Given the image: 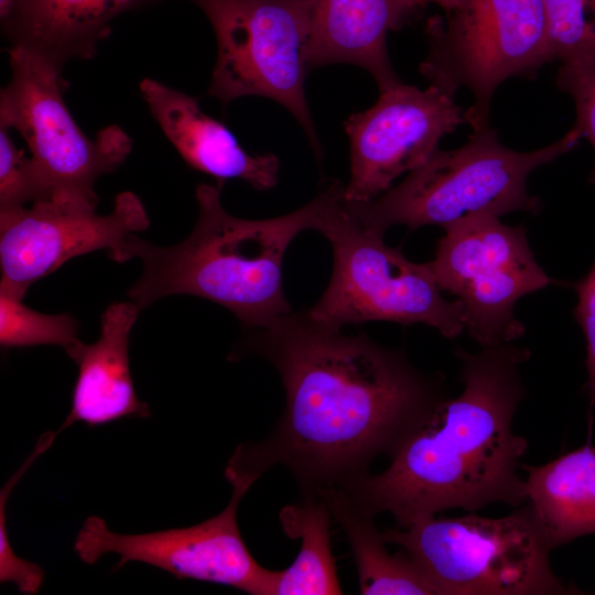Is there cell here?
<instances>
[{"label":"cell","mask_w":595,"mask_h":595,"mask_svg":"<svg viewBox=\"0 0 595 595\" xmlns=\"http://www.w3.org/2000/svg\"><path fill=\"white\" fill-rule=\"evenodd\" d=\"M245 347L277 368L286 402L269 437L240 444L230 458L257 478L283 464L307 494L367 473L447 396L441 374L426 375L402 351L344 334L307 311L253 328Z\"/></svg>","instance_id":"1"},{"label":"cell","mask_w":595,"mask_h":595,"mask_svg":"<svg viewBox=\"0 0 595 595\" xmlns=\"http://www.w3.org/2000/svg\"><path fill=\"white\" fill-rule=\"evenodd\" d=\"M454 354L462 393L424 414L383 472L342 486L369 515L390 512L399 528L453 508L475 512L496 502H527L519 468L528 441L512 425L526 398L521 366L531 351L507 343L477 353L456 347Z\"/></svg>","instance_id":"2"},{"label":"cell","mask_w":595,"mask_h":595,"mask_svg":"<svg viewBox=\"0 0 595 595\" xmlns=\"http://www.w3.org/2000/svg\"><path fill=\"white\" fill-rule=\"evenodd\" d=\"M337 184L305 206L268 219L228 214L220 202L224 182L199 184L197 223L186 239L159 247L131 234L107 253L117 262L142 261V275L128 291L140 310L161 298L190 294L228 309L250 329L264 327L292 312L282 286L284 253L303 230H317Z\"/></svg>","instance_id":"3"},{"label":"cell","mask_w":595,"mask_h":595,"mask_svg":"<svg viewBox=\"0 0 595 595\" xmlns=\"http://www.w3.org/2000/svg\"><path fill=\"white\" fill-rule=\"evenodd\" d=\"M580 140L572 127L550 145L520 152L504 145L489 126L473 131L457 149L435 150L402 183L380 196L364 203L343 198V205L360 226L382 235L394 225L445 229L482 214H536L540 202L527 190L528 176L574 149Z\"/></svg>","instance_id":"4"},{"label":"cell","mask_w":595,"mask_h":595,"mask_svg":"<svg viewBox=\"0 0 595 595\" xmlns=\"http://www.w3.org/2000/svg\"><path fill=\"white\" fill-rule=\"evenodd\" d=\"M382 534L420 565L440 595L581 593L554 574L552 549L528 501L505 517L434 515Z\"/></svg>","instance_id":"5"},{"label":"cell","mask_w":595,"mask_h":595,"mask_svg":"<svg viewBox=\"0 0 595 595\" xmlns=\"http://www.w3.org/2000/svg\"><path fill=\"white\" fill-rule=\"evenodd\" d=\"M342 183L327 204L317 230L329 241V283L307 313L316 322L342 328L348 324L388 321L425 324L446 338L464 331L459 300L441 294L430 262L415 263L383 235L360 226L344 208Z\"/></svg>","instance_id":"6"},{"label":"cell","mask_w":595,"mask_h":595,"mask_svg":"<svg viewBox=\"0 0 595 595\" xmlns=\"http://www.w3.org/2000/svg\"><path fill=\"white\" fill-rule=\"evenodd\" d=\"M429 52L420 73L454 97L468 89L473 131L489 127L496 89L512 77H534L549 61V24L542 0H463L425 25Z\"/></svg>","instance_id":"7"},{"label":"cell","mask_w":595,"mask_h":595,"mask_svg":"<svg viewBox=\"0 0 595 595\" xmlns=\"http://www.w3.org/2000/svg\"><path fill=\"white\" fill-rule=\"evenodd\" d=\"M217 42L208 95L224 107L246 96L273 99L322 150L305 96L314 0H190Z\"/></svg>","instance_id":"8"},{"label":"cell","mask_w":595,"mask_h":595,"mask_svg":"<svg viewBox=\"0 0 595 595\" xmlns=\"http://www.w3.org/2000/svg\"><path fill=\"white\" fill-rule=\"evenodd\" d=\"M8 53L11 79L1 89L0 123L15 129L29 145L50 201L97 205L95 182L126 161L131 139L115 125L94 139L86 136L63 99L62 71L21 47Z\"/></svg>","instance_id":"9"},{"label":"cell","mask_w":595,"mask_h":595,"mask_svg":"<svg viewBox=\"0 0 595 595\" xmlns=\"http://www.w3.org/2000/svg\"><path fill=\"white\" fill-rule=\"evenodd\" d=\"M444 231L430 266L441 290L461 301L464 329L480 347L521 337L526 329L515 316L517 302L559 283L538 264L527 229L482 214Z\"/></svg>","instance_id":"10"},{"label":"cell","mask_w":595,"mask_h":595,"mask_svg":"<svg viewBox=\"0 0 595 595\" xmlns=\"http://www.w3.org/2000/svg\"><path fill=\"white\" fill-rule=\"evenodd\" d=\"M225 476L231 498L218 515L186 528L123 534L111 531L97 516L88 517L78 531L74 551L86 564L107 553L119 555L115 570L141 562L177 580H196L235 587L251 595H268L271 570L262 567L245 544L237 523L239 501L258 479L228 462Z\"/></svg>","instance_id":"11"},{"label":"cell","mask_w":595,"mask_h":595,"mask_svg":"<svg viewBox=\"0 0 595 595\" xmlns=\"http://www.w3.org/2000/svg\"><path fill=\"white\" fill-rule=\"evenodd\" d=\"M466 123L465 110L436 87L421 90L402 82L345 121L350 144L346 202H369L387 192L404 172L422 165L444 136Z\"/></svg>","instance_id":"12"},{"label":"cell","mask_w":595,"mask_h":595,"mask_svg":"<svg viewBox=\"0 0 595 595\" xmlns=\"http://www.w3.org/2000/svg\"><path fill=\"white\" fill-rule=\"evenodd\" d=\"M96 206L51 199L0 212V292L23 300L31 284L69 259L111 250L149 227L145 209L132 192L120 193L108 215H98Z\"/></svg>","instance_id":"13"},{"label":"cell","mask_w":595,"mask_h":595,"mask_svg":"<svg viewBox=\"0 0 595 595\" xmlns=\"http://www.w3.org/2000/svg\"><path fill=\"white\" fill-rule=\"evenodd\" d=\"M139 89L161 130L190 166L221 182L240 178L259 191L278 183L279 159L246 152L225 125L202 110L197 99L151 78H144Z\"/></svg>","instance_id":"14"},{"label":"cell","mask_w":595,"mask_h":595,"mask_svg":"<svg viewBox=\"0 0 595 595\" xmlns=\"http://www.w3.org/2000/svg\"><path fill=\"white\" fill-rule=\"evenodd\" d=\"M139 311L132 301L109 305L100 317V336L95 343L77 342L65 348L78 366V376L71 411L57 432L77 422L98 426L150 415L149 405L138 399L129 366L130 331Z\"/></svg>","instance_id":"15"},{"label":"cell","mask_w":595,"mask_h":595,"mask_svg":"<svg viewBox=\"0 0 595 595\" xmlns=\"http://www.w3.org/2000/svg\"><path fill=\"white\" fill-rule=\"evenodd\" d=\"M162 0H17L1 20L11 46L42 56L60 71L71 60L95 56L123 12Z\"/></svg>","instance_id":"16"},{"label":"cell","mask_w":595,"mask_h":595,"mask_svg":"<svg viewBox=\"0 0 595 595\" xmlns=\"http://www.w3.org/2000/svg\"><path fill=\"white\" fill-rule=\"evenodd\" d=\"M408 20L400 0H314L310 69L356 65L372 75L380 91L400 83L389 60L387 35Z\"/></svg>","instance_id":"17"},{"label":"cell","mask_w":595,"mask_h":595,"mask_svg":"<svg viewBox=\"0 0 595 595\" xmlns=\"http://www.w3.org/2000/svg\"><path fill=\"white\" fill-rule=\"evenodd\" d=\"M527 501L550 548L595 534V446L586 443L543 465L522 464Z\"/></svg>","instance_id":"18"},{"label":"cell","mask_w":595,"mask_h":595,"mask_svg":"<svg viewBox=\"0 0 595 595\" xmlns=\"http://www.w3.org/2000/svg\"><path fill=\"white\" fill-rule=\"evenodd\" d=\"M315 495L326 505L349 541L360 594L440 595L436 586L405 551L397 554L388 551L382 532L372 521L374 516L363 510L345 488L325 486Z\"/></svg>","instance_id":"19"},{"label":"cell","mask_w":595,"mask_h":595,"mask_svg":"<svg viewBox=\"0 0 595 595\" xmlns=\"http://www.w3.org/2000/svg\"><path fill=\"white\" fill-rule=\"evenodd\" d=\"M331 513L321 500L285 506L279 515L285 534L300 539L293 563L271 571L268 595L343 594L331 544Z\"/></svg>","instance_id":"20"},{"label":"cell","mask_w":595,"mask_h":595,"mask_svg":"<svg viewBox=\"0 0 595 595\" xmlns=\"http://www.w3.org/2000/svg\"><path fill=\"white\" fill-rule=\"evenodd\" d=\"M77 321L69 314L36 312L22 300L0 292V345L3 348L58 345L79 342Z\"/></svg>","instance_id":"21"},{"label":"cell","mask_w":595,"mask_h":595,"mask_svg":"<svg viewBox=\"0 0 595 595\" xmlns=\"http://www.w3.org/2000/svg\"><path fill=\"white\" fill-rule=\"evenodd\" d=\"M549 24V61L595 52V0H542Z\"/></svg>","instance_id":"22"},{"label":"cell","mask_w":595,"mask_h":595,"mask_svg":"<svg viewBox=\"0 0 595 595\" xmlns=\"http://www.w3.org/2000/svg\"><path fill=\"white\" fill-rule=\"evenodd\" d=\"M56 434L44 433L32 453L9 478L0 491V582L13 583L18 591L25 595L36 594L44 580L43 569L30 561L18 556L10 543L7 528V500L17 483L32 465L36 457L51 447Z\"/></svg>","instance_id":"23"},{"label":"cell","mask_w":595,"mask_h":595,"mask_svg":"<svg viewBox=\"0 0 595 595\" xmlns=\"http://www.w3.org/2000/svg\"><path fill=\"white\" fill-rule=\"evenodd\" d=\"M50 201L31 158H26L0 123V212Z\"/></svg>","instance_id":"24"},{"label":"cell","mask_w":595,"mask_h":595,"mask_svg":"<svg viewBox=\"0 0 595 595\" xmlns=\"http://www.w3.org/2000/svg\"><path fill=\"white\" fill-rule=\"evenodd\" d=\"M558 88L574 101V128L595 150V52L580 53L560 61ZM595 183V167L589 177Z\"/></svg>","instance_id":"25"},{"label":"cell","mask_w":595,"mask_h":595,"mask_svg":"<svg viewBox=\"0 0 595 595\" xmlns=\"http://www.w3.org/2000/svg\"><path fill=\"white\" fill-rule=\"evenodd\" d=\"M577 294L574 318L586 339L585 367L587 379L584 390L589 400L591 412L595 403V263L587 274L573 284Z\"/></svg>","instance_id":"26"},{"label":"cell","mask_w":595,"mask_h":595,"mask_svg":"<svg viewBox=\"0 0 595 595\" xmlns=\"http://www.w3.org/2000/svg\"><path fill=\"white\" fill-rule=\"evenodd\" d=\"M463 0H400L405 13L410 18L419 8L433 3L439 6L444 12H450L461 4Z\"/></svg>","instance_id":"27"},{"label":"cell","mask_w":595,"mask_h":595,"mask_svg":"<svg viewBox=\"0 0 595 595\" xmlns=\"http://www.w3.org/2000/svg\"><path fill=\"white\" fill-rule=\"evenodd\" d=\"M17 0H0V18L3 20L14 7Z\"/></svg>","instance_id":"28"}]
</instances>
